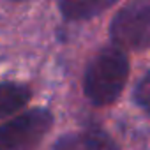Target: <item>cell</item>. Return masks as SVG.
<instances>
[{
	"label": "cell",
	"instance_id": "obj_1",
	"mask_svg": "<svg viewBox=\"0 0 150 150\" xmlns=\"http://www.w3.org/2000/svg\"><path fill=\"white\" fill-rule=\"evenodd\" d=\"M129 74L125 53L118 48H104L88 64L85 71V96L96 106H106L118 99Z\"/></svg>",
	"mask_w": 150,
	"mask_h": 150
},
{
	"label": "cell",
	"instance_id": "obj_2",
	"mask_svg": "<svg viewBox=\"0 0 150 150\" xmlns=\"http://www.w3.org/2000/svg\"><path fill=\"white\" fill-rule=\"evenodd\" d=\"M53 115L46 108H34L0 125V150H37L48 131Z\"/></svg>",
	"mask_w": 150,
	"mask_h": 150
},
{
	"label": "cell",
	"instance_id": "obj_3",
	"mask_svg": "<svg viewBox=\"0 0 150 150\" xmlns=\"http://www.w3.org/2000/svg\"><path fill=\"white\" fill-rule=\"evenodd\" d=\"M110 34L122 50L150 48V0H132L111 21Z\"/></svg>",
	"mask_w": 150,
	"mask_h": 150
},
{
	"label": "cell",
	"instance_id": "obj_4",
	"mask_svg": "<svg viewBox=\"0 0 150 150\" xmlns=\"http://www.w3.org/2000/svg\"><path fill=\"white\" fill-rule=\"evenodd\" d=\"M53 150H120L115 141L99 129H88L85 132H74L62 136Z\"/></svg>",
	"mask_w": 150,
	"mask_h": 150
},
{
	"label": "cell",
	"instance_id": "obj_5",
	"mask_svg": "<svg viewBox=\"0 0 150 150\" xmlns=\"http://www.w3.org/2000/svg\"><path fill=\"white\" fill-rule=\"evenodd\" d=\"M57 2H58L60 13L67 20L78 21V20H88L101 14L118 0H57Z\"/></svg>",
	"mask_w": 150,
	"mask_h": 150
},
{
	"label": "cell",
	"instance_id": "obj_6",
	"mask_svg": "<svg viewBox=\"0 0 150 150\" xmlns=\"http://www.w3.org/2000/svg\"><path fill=\"white\" fill-rule=\"evenodd\" d=\"M30 101V90L20 83H0V118L14 115Z\"/></svg>",
	"mask_w": 150,
	"mask_h": 150
},
{
	"label": "cell",
	"instance_id": "obj_7",
	"mask_svg": "<svg viewBox=\"0 0 150 150\" xmlns=\"http://www.w3.org/2000/svg\"><path fill=\"white\" fill-rule=\"evenodd\" d=\"M134 101L143 111H146L150 115V72L145 74L138 81V85L134 88Z\"/></svg>",
	"mask_w": 150,
	"mask_h": 150
},
{
	"label": "cell",
	"instance_id": "obj_8",
	"mask_svg": "<svg viewBox=\"0 0 150 150\" xmlns=\"http://www.w3.org/2000/svg\"><path fill=\"white\" fill-rule=\"evenodd\" d=\"M13 2H20V0H13Z\"/></svg>",
	"mask_w": 150,
	"mask_h": 150
}]
</instances>
